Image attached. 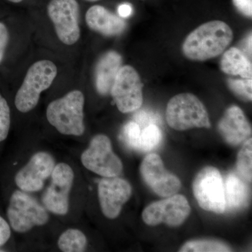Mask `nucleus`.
Here are the masks:
<instances>
[{
  "label": "nucleus",
  "mask_w": 252,
  "mask_h": 252,
  "mask_svg": "<svg viewBox=\"0 0 252 252\" xmlns=\"http://www.w3.org/2000/svg\"><path fill=\"white\" fill-rule=\"evenodd\" d=\"M84 102V94L78 90L55 99L46 109L48 122L63 135H82L85 131Z\"/></svg>",
  "instance_id": "obj_2"
},
{
  "label": "nucleus",
  "mask_w": 252,
  "mask_h": 252,
  "mask_svg": "<svg viewBox=\"0 0 252 252\" xmlns=\"http://www.w3.org/2000/svg\"><path fill=\"white\" fill-rule=\"evenodd\" d=\"M8 2L11 3V4H19L21 3L24 2L26 0H6Z\"/></svg>",
  "instance_id": "obj_32"
},
{
  "label": "nucleus",
  "mask_w": 252,
  "mask_h": 252,
  "mask_svg": "<svg viewBox=\"0 0 252 252\" xmlns=\"http://www.w3.org/2000/svg\"><path fill=\"white\" fill-rule=\"evenodd\" d=\"M162 140V132L157 125L151 124L141 131L138 151L147 152L157 148Z\"/></svg>",
  "instance_id": "obj_23"
},
{
  "label": "nucleus",
  "mask_w": 252,
  "mask_h": 252,
  "mask_svg": "<svg viewBox=\"0 0 252 252\" xmlns=\"http://www.w3.org/2000/svg\"><path fill=\"white\" fill-rule=\"evenodd\" d=\"M194 197L199 206L206 211L223 214L225 212L224 182L216 167H204L193 182Z\"/></svg>",
  "instance_id": "obj_6"
},
{
  "label": "nucleus",
  "mask_w": 252,
  "mask_h": 252,
  "mask_svg": "<svg viewBox=\"0 0 252 252\" xmlns=\"http://www.w3.org/2000/svg\"><path fill=\"white\" fill-rule=\"evenodd\" d=\"M165 117L167 124L176 130L211 127L205 105L191 94H177L170 99L167 103Z\"/></svg>",
  "instance_id": "obj_4"
},
{
  "label": "nucleus",
  "mask_w": 252,
  "mask_h": 252,
  "mask_svg": "<svg viewBox=\"0 0 252 252\" xmlns=\"http://www.w3.org/2000/svg\"><path fill=\"white\" fill-rule=\"evenodd\" d=\"M10 226L17 233H27L34 226L45 225L49 220L45 208L27 192L15 190L6 211Z\"/></svg>",
  "instance_id": "obj_5"
},
{
  "label": "nucleus",
  "mask_w": 252,
  "mask_h": 252,
  "mask_svg": "<svg viewBox=\"0 0 252 252\" xmlns=\"http://www.w3.org/2000/svg\"><path fill=\"white\" fill-rule=\"evenodd\" d=\"M87 243V238L82 231L69 228L60 236L58 246L62 252H81L85 251Z\"/></svg>",
  "instance_id": "obj_20"
},
{
  "label": "nucleus",
  "mask_w": 252,
  "mask_h": 252,
  "mask_svg": "<svg viewBox=\"0 0 252 252\" xmlns=\"http://www.w3.org/2000/svg\"><path fill=\"white\" fill-rule=\"evenodd\" d=\"M245 46L248 50V54L252 55V34H249L248 37L247 38V40L245 41Z\"/></svg>",
  "instance_id": "obj_31"
},
{
  "label": "nucleus",
  "mask_w": 252,
  "mask_h": 252,
  "mask_svg": "<svg viewBox=\"0 0 252 252\" xmlns=\"http://www.w3.org/2000/svg\"><path fill=\"white\" fill-rule=\"evenodd\" d=\"M51 177V184L43 195V203L47 210L55 215H67L74 171L70 165L61 162L55 166Z\"/></svg>",
  "instance_id": "obj_11"
},
{
  "label": "nucleus",
  "mask_w": 252,
  "mask_h": 252,
  "mask_svg": "<svg viewBox=\"0 0 252 252\" xmlns=\"http://www.w3.org/2000/svg\"><path fill=\"white\" fill-rule=\"evenodd\" d=\"M220 67L225 74L240 76L243 79H252V64L243 51L231 47L223 54Z\"/></svg>",
  "instance_id": "obj_19"
},
{
  "label": "nucleus",
  "mask_w": 252,
  "mask_h": 252,
  "mask_svg": "<svg viewBox=\"0 0 252 252\" xmlns=\"http://www.w3.org/2000/svg\"><path fill=\"white\" fill-rule=\"evenodd\" d=\"M11 233L10 225L3 217L0 216V247L9 241Z\"/></svg>",
  "instance_id": "obj_28"
},
{
  "label": "nucleus",
  "mask_w": 252,
  "mask_h": 252,
  "mask_svg": "<svg viewBox=\"0 0 252 252\" xmlns=\"http://www.w3.org/2000/svg\"><path fill=\"white\" fill-rule=\"evenodd\" d=\"M190 210L184 195L174 194L146 207L142 212V220L150 226L165 223L168 226L178 227L188 218Z\"/></svg>",
  "instance_id": "obj_10"
},
{
  "label": "nucleus",
  "mask_w": 252,
  "mask_h": 252,
  "mask_svg": "<svg viewBox=\"0 0 252 252\" xmlns=\"http://www.w3.org/2000/svg\"><path fill=\"white\" fill-rule=\"evenodd\" d=\"M98 198L101 210L110 220L117 218L131 195L132 187L128 182L118 177H104L99 181Z\"/></svg>",
  "instance_id": "obj_14"
},
{
  "label": "nucleus",
  "mask_w": 252,
  "mask_h": 252,
  "mask_svg": "<svg viewBox=\"0 0 252 252\" xmlns=\"http://www.w3.org/2000/svg\"><path fill=\"white\" fill-rule=\"evenodd\" d=\"M223 140L231 146H238L250 139L252 127L245 114L238 106L226 109L218 124Z\"/></svg>",
  "instance_id": "obj_15"
},
{
  "label": "nucleus",
  "mask_w": 252,
  "mask_h": 252,
  "mask_svg": "<svg viewBox=\"0 0 252 252\" xmlns=\"http://www.w3.org/2000/svg\"><path fill=\"white\" fill-rule=\"evenodd\" d=\"M140 173L149 188L163 198L177 193L182 187L180 179L167 171L158 154H148L144 158L141 163Z\"/></svg>",
  "instance_id": "obj_12"
},
{
  "label": "nucleus",
  "mask_w": 252,
  "mask_h": 252,
  "mask_svg": "<svg viewBox=\"0 0 252 252\" xmlns=\"http://www.w3.org/2000/svg\"><path fill=\"white\" fill-rule=\"evenodd\" d=\"M46 12L61 42L70 46L79 41L81 6L77 0H50Z\"/></svg>",
  "instance_id": "obj_8"
},
{
  "label": "nucleus",
  "mask_w": 252,
  "mask_h": 252,
  "mask_svg": "<svg viewBox=\"0 0 252 252\" xmlns=\"http://www.w3.org/2000/svg\"><path fill=\"white\" fill-rule=\"evenodd\" d=\"M81 161L86 169L103 177H118L123 171L122 160L113 152L110 139L104 135L93 137L81 154Z\"/></svg>",
  "instance_id": "obj_7"
},
{
  "label": "nucleus",
  "mask_w": 252,
  "mask_h": 252,
  "mask_svg": "<svg viewBox=\"0 0 252 252\" xmlns=\"http://www.w3.org/2000/svg\"><path fill=\"white\" fill-rule=\"evenodd\" d=\"M57 74V67L51 61L44 60L34 63L28 69L16 94V109L19 112L28 113L35 108L41 93L49 89Z\"/></svg>",
  "instance_id": "obj_3"
},
{
  "label": "nucleus",
  "mask_w": 252,
  "mask_h": 252,
  "mask_svg": "<svg viewBox=\"0 0 252 252\" xmlns=\"http://www.w3.org/2000/svg\"><path fill=\"white\" fill-rule=\"evenodd\" d=\"M233 39V31L227 23L210 21L187 36L182 45V52L191 61H207L223 54Z\"/></svg>",
  "instance_id": "obj_1"
},
{
  "label": "nucleus",
  "mask_w": 252,
  "mask_h": 252,
  "mask_svg": "<svg viewBox=\"0 0 252 252\" xmlns=\"http://www.w3.org/2000/svg\"><path fill=\"white\" fill-rule=\"evenodd\" d=\"M56 166L54 157L45 152L34 154L15 176V183L20 190L36 192L44 187Z\"/></svg>",
  "instance_id": "obj_13"
},
{
  "label": "nucleus",
  "mask_w": 252,
  "mask_h": 252,
  "mask_svg": "<svg viewBox=\"0 0 252 252\" xmlns=\"http://www.w3.org/2000/svg\"><path fill=\"white\" fill-rule=\"evenodd\" d=\"M9 39V34L7 28L4 23H0V64L4 59Z\"/></svg>",
  "instance_id": "obj_27"
},
{
  "label": "nucleus",
  "mask_w": 252,
  "mask_h": 252,
  "mask_svg": "<svg viewBox=\"0 0 252 252\" xmlns=\"http://www.w3.org/2000/svg\"><path fill=\"white\" fill-rule=\"evenodd\" d=\"M118 12H119V16L121 17L127 18L132 14V8L131 5L129 4H123L119 6L118 9Z\"/></svg>",
  "instance_id": "obj_30"
},
{
  "label": "nucleus",
  "mask_w": 252,
  "mask_h": 252,
  "mask_svg": "<svg viewBox=\"0 0 252 252\" xmlns=\"http://www.w3.org/2000/svg\"><path fill=\"white\" fill-rule=\"evenodd\" d=\"M252 82V79H245V80L229 79L228 84L231 91L239 97L244 100L251 101Z\"/></svg>",
  "instance_id": "obj_26"
},
{
  "label": "nucleus",
  "mask_w": 252,
  "mask_h": 252,
  "mask_svg": "<svg viewBox=\"0 0 252 252\" xmlns=\"http://www.w3.org/2000/svg\"><path fill=\"white\" fill-rule=\"evenodd\" d=\"M142 81L130 65L123 66L118 72L111 89L117 108L124 114L135 112L143 102Z\"/></svg>",
  "instance_id": "obj_9"
},
{
  "label": "nucleus",
  "mask_w": 252,
  "mask_h": 252,
  "mask_svg": "<svg viewBox=\"0 0 252 252\" xmlns=\"http://www.w3.org/2000/svg\"><path fill=\"white\" fill-rule=\"evenodd\" d=\"M11 126V112L9 104L0 94V142L6 140Z\"/></svg>",
  "instance_id": "obj_25"
},
{
  "label": "nucleus",
  "mask_w": 252,
  "mask_h": 252,
  "mask_svg": "<svg viewBox=\"0 0 252 252\" xmlns=\"http://www.w3.org/2000/svg\"><path fill=\"white\" fill-rule=\"evenodd\" d=\"M85 19L91 30L104 36L119 35L126 28L124 18L113 14L102 5H93L89 8Z\"/></svg>",
  "instance_id": "obj_16"
},
{
  "label": "nucleus",
  "mask_w": 252,
  "mask_h": 252,
  "mask_svg": "<svg viewBox=\"0 0 252 252\" xmlns=\"http://www.w3.org/2000/svg\"><path fill=\"white\" fill-rule=\"evenodd\" d=\"M141 130L140 126L135 122L126 124L122 130V139L127 147L138 151Z\"/></svg>",
  "instance_id": "obj_24"
},
{
  "label": "nucleus",
  "mask_w": 252,
  "mask_h": 252,
  "mask_svg": "<svg viewBox=\"0 0 252 252\" xmlns=\"http://www.w3.org/2000/svg\"><path fill=\"white\" fill-rule=\"evenodd\" d=\"M233 2L240 12L248 17H252V0H233Z\"/></svg>",
  "instance_id": "obj_29"
},
{
  "label": "nucleus",
  "mask_w": 252,
  "mask_h": 252,
  "mask_svg": "<svg viewBox=\"0 0 252 252\" xmlns=\"http://www.w3.org/2000/svg\"><path fill=\"white\" fill-rule=\"evenodd\" d=\"M84 1H88V2H95V1H101V0H84Z\"/></svg>",
  "instance_id": "obj_33"
},
{
  "label": "nucleus",
  "mask_w": 252,
  "mask_h": 252,
  "mask_svg": "<svg viewBox=\"0 0 252 252\" xmlns=\"http://www.w3.org/2000/svg\"><path fill=\"white\" fill-rule=\"evenodd\" d=\"M225 211H235L248 205L249 189L246 182L234 172L224 182Z\"/></svg>",
  "instance_id": "obj_18"
},
{
  "label": "nucleus",
  "mask_w": 252,
  "mask_h": 252,
  "mask_svg": "<svg viewBox=\"0 0 252 252\" xmlns=\"http://www.w3.org/2000/svg\"><path fill=\"white\" fill-rule=\"evenodd\" d=\"M231 248L223 242L215 240H191L185 243L181 252H231Z\"/></svg>",
  "instance_id": "obj_21"
},
{
  "label": "nucleus",
  "mask_w": 252,
  "mask_h": 252,
  "mask_svg": "<svg viewBox=\"0 0 252 252\" xmlns=\"http://www.w3.org/2000/svg\"><path fill=\"white\" fill-rule=\"evenodd\" d=\"M238 175L246 182H251L252 177V140L245 141L237 158Z\"/></svg>",
  "instance_id": "obj_22"
},
{
  "label": "nucleus",
  "mask_w": 252,
  "mask_h": 252,
  "mask_svg": "<svg viewBox=\"0 0 252 252\" xmlns=\"http://www.w3.org/2000/svg\"><path fill=\"white\" fill-rule=\"evenodd\" d=\"M122 64V56L116 51L106 53L99 60L95 69V86L99 94H107L111 91Z\"/></svg>",
  "instance_id": "obj_17"
}]
</instances>
